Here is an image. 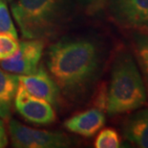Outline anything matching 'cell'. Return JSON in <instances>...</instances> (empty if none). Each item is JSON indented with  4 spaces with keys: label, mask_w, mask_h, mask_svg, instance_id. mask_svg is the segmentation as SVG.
<instances>
[{
    "label": "cell",
    "mask_w": 148,
    "mask_h": 148,
    "mask_svg": "<svg viewBox=\"0 0 148 148\" xmlns=\"http://www.w3.org/2000/svg\"><path fill=\"white\" fill-rule=\"evenodd\" d=\"M18 82L28 92L46 100L56 108L65 106L58 85L43 65L38 67L37 70L32 74L18 75Z\"/></svg>",
    "instance_id": "cell-8"
},
{
    "label": "cell",
    "mask_w": 148,
    "mask_h": 148,
    "mask_svg": "<svg viewBox=\"0 0 148 148\" xmlns=\"http://www.w3.org/2000/svg\"><path fill=\"white\" fill-rule=\"evenodd\" d=\"M146 88L130 52L121 49L112 64L106 113L110 116L133 112L145 104Z\"/></svg>",
    "instance_id": "cell-3"
},
{
    "label": "cell",
    "mask_w": 148,
    "mask_h": 148,
    "mask_svg": "<svg viewBox=\"0 0 148 148\" xmlns=\"http://www.w3.org/2000/svg\"><path fill=\"white\" fill-rule=\"evenodd\" d=\"M11 9L24 39L45 40L70 30L81 13L75 0H14Z\"/></svg>",
    "instance_id": "cell-2"
},
{
    "label": "cell",
    "mask_w": 148,
    "mask_h": 148,
    "mask_svg": "<svg viewBox=\"0 0 148 148\" xmlns=\"http://www.w3.org/2000/svg\"><path fill=\"white\" fill-rule=\"evenodd\" d=\"M82 14L94 17L100 14L107 7L108 0H75Z\"/></svg>",
    "instance_id": "cell-16"
},
{
    "label": "cell",
    "mask_w": 148,
    "mask_h": 148,
    "mask_svg": "<svg viewBox=\"0 0 148 148\" xmlns=\"http://www.w3.org/2000/svg\"><path fill=\"white\" fill-rule=\"evenodd\" d=\"M106 8L119 28L134 32L148 30V0H108Z\"/></svg>",
    "instance_id": "cell-5"
},
{
    "label": "cell",
    "mask_w": 148,
    "mask_h": 148,
    "mask_svg": "<svg viewBox=\"0 0 148 148\" xmlns=\"http://www.w3.org/2000/svg\"><path fill=\"white\" fill-rule=\"evenodd\" d=\"M45 40L27 39L19 43V49L12 58L0 61V67L12 74L29 75L37 70L44 55Z\"/></svg>",
    "instance_id": "cell-6"
},
{
    "label": "cell",
    "mask_w": 148,
    "mask_h": 148,
    "mask_svg": "<svg viewBox=\"0 0 148 148\" xmlns=\"http://www.w3.org/2000/svg\"><path fill=\"white\" fill-rule=\"evenodd\" d=\"M14 105L15 111L30 123L50 125L55 123L58 118L51 104L28 92L21 84L18 85L15 92Z\"/></svg>",
    "instance_id": "cell-7"
},
{
    "label": "cell",
    "mask_w": 148,
    "mask_h": 148,
    "mask_svg": "<svg viewBox=\"0 0 148 148\" xmlns=\"http://www.w3.org/2000/svg\"><path fill=\"white\" fill-rule=\"evenodd\" d=\"M18 85V75L5 71L0 67V117L5 121L11 119L12 109Z\"/></svg>",
    "instance_id": "cell-11"
},
{
    "label": "cell",
    "mask_w": 148,
    "mask_h": 148,
    "mask_svg": "<svg viewBox=\"0 0 148 148\" xmlns=\"http://www.w3.org/2000/svg\"><path fill=\"white\" fill-rule=\"evenodd\" d=\"M12 144L17 148H63L73 145L71 138L62 132L36 130L10 119L8 125Z\"/></svg>",
    "instance_id": "cell-4"
},
{
    "label": "cell",
    "mask_w": 148,
    "mask_h": 148,
    "mask_svg": "<svg viewBox=\"0 0 148 148\" xmlns=\"http://www.w3.org/2000/svg\"><path fill=\"white\" fill-rule=\"evenodd\" d=\"M8 145V137L5 130L3 121L0 119V148H4Z\"/></svg>",
    "instance_id": "cell-18"
},
{
    "label": "cell",
    "mask_w": 148,
    "mask_h": 148,
    "mask_svg": "<svg viewBox=\"0 0 148 148\" xmlns=\"http://www.w3.org/2000/svg\"><path fill=\"white\" fill-rule=\"evenodd\" d=\"M124 138L141 148H148V109L140 110L132 114L125 120Z\"/></svg>",
    "instance_id": "cell-10"
},
{
    "label": "cell",
    "mask_w": 148,
    "mask_h": 148,
    "mask_svg": "<svg viewBox=\"0 0 148 148\" xmlns=\"http://www.w3.org/2000/svg\"><path fill=\"white\" fill-rule=\"evenodd\" d=\"M0 33L10 34L12 37L17 38L16 28L9 12L6 0H0Z\"/></svg>",
    "instance_id": "cell-15"
},
{
    "label": "cell",
    "mask_w": 148,
    "mask_h": 148,
    "mask_svg": "<svg viewBox=\"0 0 148 148\" xmlns=\"http://www.w3.org/2000/svg\"><path fill=\"white\" fill-rule=\"evenodd\" d=\"M104 112L97 108H90L68 117L63 126L67 131L84 138H92L105 124Z\"/></svg>",
    "instance_id": "cell-9"
},
{
    "label": "cell",
    "mask_w": 148,
    "mask_h": 148,
    "mask_svg": "<svg viewBox=\"0 0 148 148\" xmlns=\"http://www.w3.org/2000/svg\"><path fill=\"white\" fill-rule=\"evenodd\" d=\"M44 55L46 70L58 85L64 105L84 101L104 67L103 42L89 34L61 35Z\"/></svg>",
    "instance_id": "cell-1"
},
{
    "label": "cell",
    "mask_w": 148,
    "mask_h": 148,
    "mask_svg": "<svg viewBox=\"0 0 148 148\" xmlns=\"http://www.w3.org/2000/svg\"><path fill=\"white\" fill-rule=\"evenodd\" d=\"M134 51L148 76V30L134 32Z\"/></svg>",
    "instance_id": "cell-12"
},
{
    "label": "cell",
    "mask_w": 148,
    "mask_h": 148,
    "mask_svg": "<svg viewBox=\"0 0 148 148\" xmlns=\"http://www.w3.org/2000/svg\"><path fill=\"white\" fill-rule=\"evenodd\" d=\"M19 49L17 38L10 34H0V61L11 58Z\"/></svg>",
    "instance_id": "cell-14"
},
{
    "label": "cell",
    "mask_w": 148,
    "mask_h": 148,
    "mask_svg": "<svg viewBox=\"0 0 148 148\" xmlns=\"http://www.w3.org/2000/svg\"><path fill=\"white\" fill-rule=\"evenodd\" d=\"M94 146L96 148H119L121 146V138L114 128H104L97 134Z\"/></svg>",
    "instance_id": "cell-13"
},
{
    "label": "cell",
    "mask_w": 148,
    "mask_h": 148,
    "mask_svg": "<svg viewBox=\"0 0 148 148\" xmlns=\"http://www.w3.org/2000/svg\"><path fill=\"white\" fill-rule=\"evenodd\" d=\"M107 98H108V86L102 82L97 85L95 90H93L92 104L95 108L99 109L100 111L106 113Z\"/></svg>",
    "instance_id": "cell-17"
},
{
    "label": "cell",
    "mask_w": 148,
    "mask_h": 148,
    "mask_svg": "<svg viewBox=\"0 0 148 148\" xmlns=\"http://www.w3.org/2000/svg\"><path fill=\"white\" fill-rule=\"evenodd\" d=\"M6 1H11V0H6Z\"/></svg>",
    "instance_id": "cell-19"
}]
</instances>
